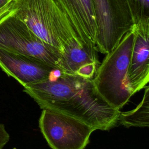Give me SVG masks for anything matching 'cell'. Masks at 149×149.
Returning a JSON list of instances; mask_svg holds the SVG:
<instances>
[{"mask_svg": "<svg viewBox=\"0 0 149 149\" xmlns=\"http://www.w3.org/2000/svg\"><path fill=\"white\" fill-rule=\"evenodd\" d=\"M115 2L122 20L129 29L140 20L149 17V0H115Z\"/></svg>", "mask_w": 149, "mask_h": 149, "instance_id": "10", "label": "cell"}, {"mask_svg": "<svg viewBox=\"0 0 149 149\" xmlns=\"http://www.w3.org/2000/svg\"><path fill=\"white\" fill-rule=\"evenodd\" d=\"M0 47L58 70L61 54L40 39L11 11L0 19Z\"/></svg>", "mask_w": 149, "mask_h": 149, "instance_id": "4", "label": "cell"}, {"mask_svg": "<svg viewBox=\"0 0 149 149\" xmlns=\"http://www.w3.org/2000/svg\"><path fill=\"white\" fill-rule=\"evenodd\" d=\"M118 123L130 127H148L149 126V87L146 86L143 97L136 108L126 112H120Z\"/></svg>", "mask_w": 149, "mask_h": 149, "instance_id": "11", "label": "cell"}, {"mask_svg": "<svg viewBox=\"0 0 149 149\" xmlns=\"http://www.w3.org/2000/svg\"><path fill=\"white\" fill-rule=\"evenodd\" d=\"M9 11H10L9 7H8V8H6V9L1 10V11H0V19L2 18L5 15H6Z\"/></svg>", "mask_w": 149, "mask_h": 149, "instance_id": "14", "label": "cell"}, {"mask_svg": "<svg viewBox=\"0 0 149 149\" xmlns=\"http://www.w3.org/2000/svg\"><path fill=\"white\" fill-rule=\"evenodd\" d=\"M0 68L22 86L47 80L57 70L40 61L1 47Z\"/></svg>", "mask_w": 149, "mask_h": 149, "instance_id": "8", "label": "cell"}, {"mask_svg": "<svg viewBox=\"0 0 149 149\" xmlns=\"http://www.w3.org/2000/svg\"><path fill=\"white\" fill-rule=\"evenodd\" d=\"M9 139L10 136L6 130L4 125L0 123V149L3 148L9 141Z\"/></svg>", "mask_w": 149, "mask_h": 149, "instance_id": "12", "label": "cell"}, {"mask_svg": "<svg viewBox=\"0 0 149 149\" xmlns=\"http://www.w3.org/2000/svg\"><path fill=\"white\" fill-rule=\"evenodd\" d=\"M39 127L52 149H84L95 130L70 116L42 109Z\"/></svg>", "mask_w": 149, "mask_h": 149, "instance_id": "5", "label": "cell"}, {"mask_svg": "<svg viewBox=\"0 0 149 149\" xmlns=\"http://www.w3.org/2000/svg\"><path fill=\"white\" fill-rule=\"evenodd\" d=\"M82 44L97 51L98 24L94 0H55ZM98 52V51H97Z\"/></svg>", "mask_w": 149, "mask_h": 149, "instance_id": "7", "label": "cell"}, {"mask_svg": "<svg viewBox=\"0 0 149 149\" xmlns=\"http://www.w3.org/2000/svg\"><path fill=\"white\" fill-rule=\"evenodd\" d=\"M23 87L41 109L70 116L95 130H109L118 123L120 110L99 94L93 79L60 72L56 77Z\"/></svg>", "mask_w": 149, "mask_h": 149, "instance_id": "1", "label": "cell"}, {"mask_svg": "<svg viewBox=\"0 0 149 149\" xmlns=\"http://www.w3.org/2000/svg\"><path fill=\"white\" fill-rule=\"evenodd\" d=\"M134 38L130 27L115 48L106 54L93 78L99 94L115 109L120 110L132 96L126 87V77Z\"/></svg>", "mask_w": 149, "mask_h": 149, "instance_id": "3", "label": "cell"}, {"mask_svg": "<svg viewBox=\"0 0 149 149\" xmlns=\"http://www.w3.org/2000/svg\"><path fill=\"white\" fill-rule=\"evenodd\" d=\"M9 8L33 33L60 54L72 42L82 44L55 0H11Z\"/></svg>", "mask_w": 149, "mask_h": 149, "instance_id": "2", "label": "cell"}, {"mask_svg": "<svg viewBox=\"0 0 149 149\" xmlns=\"http://www.w3.org/2000/svg\"><path fill=\"white\" fill-rule=\"evenodd\" d=\"M97 52L80 42H72L66 45L61 53L58 69L63 74L93 79L100 65Z\"/></svg>", "mask_w": 149, "mask_h": 149, "instance_id": "9", "label": "cell"}, {"mask_svg": "<svg viewBox=\"0 0 149 149\" xmlns=\"http://www.w3.org/2000/svg\"><path fill=\"white\" fill-rule=\"evenodd\" d=\"M133 43L126 77V87L133 95L149 81V18L133 24Z\"/></svg>", "mask_w": 149, "mask_h": 149, "instance_id": "6", "label": "cell"}, {"mask_svg": "<svg viewBox=\"0 0 149 149\" xmlns=\"http://www.w3.org/2000/svg\"><path fill=\"white\" fill-rule=\"evenodd\" d=\"M10 1L11 0H0V11L9 7Z\"/></svg>", "mask_w": 149, "mask_h": 149, "instance_id": "13", "label": "cell"}]
</instances>
